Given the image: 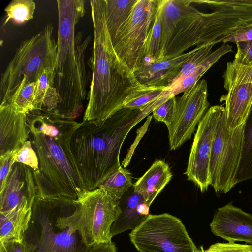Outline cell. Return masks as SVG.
Wrapping results in <instances>:
<instances>
[{
	"label": "cell",
	"instance_id": "cell-1",
	"mask_svg": "<svg viewBox=\"0 0 252 252\" xmlns=\"http://www.w3.org/2000/svg\"><path fill=\"white\" fill-rule=\"evenodd\" d=\"M28 139L36 152V197L75 200L85 189L71 147L80 123L40 111L27 114Z\"/></svg>",
	"mask_w": 252,
	"mask_h": 252
},
{
	"label": "cell",
	"instance_id": "cell-2",
	"mask_svg": "<svg viewBox=\"0 0 252 252\" xmlns=\"http://www.w3.org/2000/svg\"><path fill=\"white\" fill-rule=\"evenodd\" d=\"M94 44L90 63L92 70L88 103L83 121L98 125L122 108L126 99L146 87L140 84L116 53L107 28L104 0L90 1Z\"/></svg>",
	"mask_w": 252,
	"mask_h": 252
},
{
	"label": "cell",
	"instance_id": "cell-3",
	"mask_svg": "<svg viewBox=\"0 0 252 252\" xmlns=\"http://www.w3.org/2000/svg\"><path fill=\"white\" fill-rule=\"evenodd\" d=\"M85 2V0H57V51L53 87L61 103L53 115L65 119L78 117L84 101L88 98L85 54L91 37L83 39L82 32L75 34L76 26L86 13Z\"/></svg>",
	"mask_w": 252,
	"mask_h": 252
},
{
	"label": "cell",
	"instance_id": "cell-4",
	"mask_svg": "<svg viewBox=\"0 0 252 252\" xmlns=\"http://www.w3.org/2000/svg\"><path fill=\"white\" fill-rule=\"evenodd\" d=\"M149 115L122 108L100 125L85 121L74 132L72 152L86 190L98 187L122 166L120 154L129 131Z\"/></svg>",
	"mask_w": 252,
	"mask_h": 252
},
{
	"label": "cell",
	"instance_id": "cell-5",
	"mask_svg": "<svg viewBox=\"0 0 252 252\" xmlns=\"http://www.w3.org/2000/svg\"><path fill=\"white\" fill-rule=\"evenodd\" d=\"M75 208L74 200L36 197L23 238L32 252H89L91 248L66 220Z\"/></svg>",
	"mask_w": 252,
	"mask_h": 252
},
{
	"label": "cell",
	"instance_id": "cell-6",
	"mask_svg": "<svg viewBox=\"0 0 252 252\" xmlns=\"http://www.w3.org/2000/svg\"><path fill=\"white\" fill-rule=\"evenodd\" d=\"M57 51V43L53 36L52 23L22 42L1 74L0 105L8 102L23 77L29 83L36 82L44 69H54Z\"/></svg>",
	"mask_w": 252,
	"mask_h": 252
},
{
	"label": "cell",
	"instance_id": "cell-7",
	"mask_svg": "<svg viewBox=\"0 0 252 252\" xmlns=\"http://www.w3.org/2000/svg\"><path fill=\"white\" fill-rule=\"evenodd\" d=\"M75 210L66 217L73 230L78 231L86 246L112 242L111 228L121 212L120 201L98 188L85 191L74 200Z\"/></svg>",
	"mask_w": 252,
	"mask_h": 252
},
{
	"label": "cell",
	"instance_id": "cell-8",
	"mask_svg": "<svg viewBox=\"0 0 252 252\" xmlns=\"http://www.w3.org/2000/svg\"><path fill=\"white\" fill-rule=\"evenodd\" d=\"M140 252H203L189 237L180 219L168 213L149 214L129 233Z\"/></svg>",
	"mask_w": 252,
	"mask_h": 252
},
{
	"label": "cell",
	"instance_id": "cell-9",
	"mask_svg": "<svg viewBox=\"0 0 252 252\" xmlns=\"http://www.w3.org/2000/svg\"><path fill=\"white\" fill-rule=\"evenodd\" d=\"M244 130V123L235 129L229 128L223 106L219 118L210 162L211 186L217 193H227L237 184Z\"/></svg>",
	"mask_w": 252,
	"mask_h": 252
},
{
	"label": "cell",
	"instance_id": "cell-10",
	"mask_svg": "<svg viewBox=\"0 0 252 252\" xmlns=\"http://www.w3.org/2000/svg\"><path fill=\"white\" fill-rule=\"evenodd\" d=\"M159 2V0H138L131 14L112 42L119 58L133 72L137 66Z\"/></svg>",
	"mask_w": 252,
	"mask_h": 252
},
{
	"label": "cell",
	"instance_id": "cell-11",
	"mask_svg": "<svg viewBox=\"0 0 252 252\" xmlns=\"http://www.w3.org/2000/svg\"><path fill=\"white\" fill-rule=\"evenodd\" d=\"M223 105L211 106L199 123L184 174L201 192L211 185L210 162L219 118Z\"/></svg>",
	"mask_w": 252,
	"mask_h": 252
},
{
	"label": "cell",
	"instance_id": "cell-12",
	"mask_svg": "<svg viewBox=\"0 0 252 252\" xmlns=\"http://www.w3.org/2000/svg\"><path fill=\"white\" fill-rule=\"evenodd\" d=\"M209 106L205 79L199 80L183 93L177 101L174 120L167 128L170 150L178 149L190 139Z\"/></svg>",
	"mask_w": 252,
	"mask_h": 252
},
{
	"label": "cell",
	"instance_id": "cell-13",
	"mask_svg": "<svg viewBox=\"0 0 252 252\" xmlns=\"http://www.w3.org/2000/svg\"><path fill=\"white\" fill-rule=\"evenodd\" d=\"M210 227L215 235L228 242L252 245V215L231 203L216 210Z\"/></svg>",
	"mask_w": 252,
	"mask_h": 252
},
{
	"label": "cell",
	"instance_id": "cell-14",
	"mask_svg": "<svg viewBox=\"0 0 252 252\" xmlns=\"http://www.w3.org/2000/svg\"><path fill=\"white\" fill-rule=\"evenodd\" d=\"M36 197L32 170L22 163H14L0 189V211L11 209L26 201L33 204Z\"/></svg>",
	"mask_w": 252,
	"mask_h": 252
},
{
	"label": "cell",
	"instance_id": "cell-15",
	"mask_svg": "<svg viewBox=\"0 0 252 252\" xmlns=\"http://www.w3.org/2000/svg\"><path fill=\"white\" fill-rule=\"evenodd\" d=\"M28 138L27 114L8 103L0 105V156L18 151Z\"/></svg>",
	"mask_w": 252,
	"mask_h": 252
},
{
	"label": "cell",
	"instance_id": "cell-16",
	"mask_svg": "<svg viewBox=\"0 0 252 252\" xmlns=\"http://www.w3.org/2000/svg\"><path fill=\"white\" fill-rule=\"evenodd\" d=\"M202 46L173 58L162 60L133 71L138 82L147 87L166 88L179 74L183 65Z\"/></svg>",
	"mask_w": 252,
	"mask_h": 252
},
{
	"label": "cell",
	"instance_id": "cell-17",
	"mask_svg": "<svg viewBox=\"0 0 252 252\" xmlns=\"http://www.w3.org/2000/svg\"><path fill=\"white\" fill-rule=\"evenodd\" d=\"M121 212L113 222L111 233L112 237L128 230H133L148 217L150 205L144 198L133 191L120 200Z\"/></svg>",
	"mask_w": 252,
	"mask_h": 252
},
{
	"label": "cell",
	"instance_id": "cell-18",
	"mask_svg": "<svg viewBox=\"0 0 252 252\" xmlns=\"http://www.w3.org/2000/svg\"><path fill=\"white\" fill-rule=\"evenodd\" d=\"M225 102L227 125L233 129L244 123L252 104V83L233 87L220 99Z\"/></svg>",
	"mask_w": 252,
	"mask_h": 252
},
{
	"label": "cell",
	"instance_id": "cell-19",
	"mask_svg": "<svg viewBox=\"0 0 252 252\" xmlns=\"http://www.w3.org/2000/svg\"><path fill=\"white\" fill-rule=\"evenodd\" d=\"M32 206L26 201L11 209L0 211V242L23 240L31 218Z\"/></svg>",
	"mask_w": 252,
	"mask_h": 252
},
{
	"label": "cell",
	"instance_id": "cell-20",
	"mask_svg": "<svg viewBox=\"0 0 252 252\" xmlns=\"http://www.w3.org/2000/svg\"><path fill=\"white\" fill-rule=\"evenodd\" d=\"M172 177L168 165L162 160H156L133 185V191L142 196L151 205Z\"/></svg>",
	"mask_w": 252,
	"mask_h": 252
},
{
	"label": "cell",
	"instance_id": "cell-21",
	"mask_svg": "<svg viewBox=\"0 0 252 252\" xmlns=\"http://www.w3.org/2000/svg\"><path fill=\"white\" fill-rule=\"evenodd\" d=\"M191 0H165L163 6L160 61L163 60L167 46L174 36L178 23L187 15L195 12Z\"/></svg>",
	"mask_w": 252,
	"mask_h": 252
},
{
	"label": "cell",
	"instance_id": "cell-22",
	"mask_svg": "<svg viewBox=\"0 0 252 252\" xmlns=\"http://www.w3.org/2000/svg\"><path fill=\"white\" fill-rule=\"evenodd\" d=\"M165 1V0H159L154 20L144 43L137 66L134 71L160 61L162 13Z\"/></svg>",
	"mask_w": 252,
	"mask_h": 252
},
{
	"label": "cell",
	"instance_id": "cell-23",
	"mask_svg": "<svg viewBox=\"0 0 252 252\" xmlns=\"http://www.w3.org/2000/svg\"><path fill=\"white\" fill-rule=\"evenodd\" d=\"M232 51L231 45L223 43L219 48L209 54L193 73L183 79L176 81L166 88L169 89L170 93L174 96L181 93H184L197 82L204 73L222 56Z\"/></svg>",
	"mask_w": 252,
	"mask_h": 252
},
{
	"label": "cell",
	"instance_id": "cell-24",
	"mask_svg": "<svg viewBox=\"0 0 252 252\" xmlns=\"http://www.w3.org/2000/svg\"><path fill=\"white\" fill-rule=\"evenodd\" d=\"M137 0H104L105 21L111 42L131 14Z\"/></svg>",
	"mask_w": 252,
	"mask_h": 252
},
{
	"label": "cell",
	"instance_id": "cell-25",
	"mask_svg": "<svg viewBox=\"0 0 252 252\" xmlns=\"http://www.w3.org/2000/svg\"><path fill=\"white\" fill-rule=\"evenodd\" d=\"M252 179V104L244 122L242 155L237 176V183Z\"/></svg>",
	"mask_w": 252,
	"mask_h": 252
},
{
	"label": "cell",
	"instance_id": "cell-26",
	"mask_svg": "<svg viewBox=\"0 0 252 252\" xmlns=\"http://www.w3.org/2000/svg\"><path fill=\"white\" fill-rule=\"evenodd\" d=\"M133 185L131 173L122 166L110 175L98 188L114 199L120 201Z\"/></svg>",
	"mask_w": 252,
	"mask_h": 252
},
{
	"label": "cell",
	"instance_id": "cell-27",
	"mask_svg": "<svg viewBox=\"0 0 252 252\" xmlns=\"http://www.w3.org/2000/svg\"><path fill=\"white\" fill-rule=\"evenodd\" d=\"M36 82L29 83L23 77L7 103L18 112L26 114L34 111V101Z\"/></svg>",
	"mask_w": 252,
	"mask_h": 252
},
{
	"label": "cell",
	"instance_id": "cell-28",
	"mask_svg": "<svg viewBox=\"0 0 252 252\" xmlns=\"http://www.w3.org/2000/svg\"><path fill=\"white\" fill-rule=\"evenodd\" d=\"M35 3L32 0H13L4 9L6 17L3 25L9 21L22 24L33 18Z\"/></svg>",
	"mask_w": 252,
	"mask_h": 252
},
{
	"label": "cell",
	"instance_id": "cell-29",
	"mask_svg": "<svg viewBox=\"0 0 252 252\" xmlns=\"http://www.w3.org/2000/svg\"><path fill=\"white\" fill-rule=\"evenodd\" d=\"M223 78L224 88L228 91L233 87L252 83V67L244 66L231 62L226 64Z\"/></svg>",
	"mask_w": 252,
	"mask_h": 252
},
{
	"label": "cell",
	"instance_id": "cell-30",
	"mask_svg": "<svg viewBox=\"0 0 252 252\" xmlns=\"http://www.w3.org/2000/svg\"><path fill=\"white\" fill-rule=\"evenodd\" d=\"M166 88L147 87L131 94L124 103L122 108L140 110L157 99Z\"/></svg>",
	"mask_w": 252,
	"mask_h": 252
},
{
	"label": "cell",
	"instance_id": "cell-31",
	"mask_svg": "<svg viewBox=\"0 0 252 252\" xmlns=\"http://www.w3.org/2000/svg\"><path fill=\"white\" fill-rule=\"evenodd\" d=\"M216 44L213 42L202 45L199 49L194 53L185 63L179 74L172 80L169 86L193 73L208 55L212 52V49Z\"/></svg>",
	"mask_w": 252,
	"mask_h": 252
},
{
	"label": "cell",
	"instance_id": "cell-32",
	"mask_svg": "<svg viewBox=\"0 0 252 252\" xmlns=\"http://www.w3.org/2000/svg\"><path fill=\"white\" fill-rule=\"evenodd\" d=\"M15 162L25 164L30 167L33 171L38 169V158L29 139L14 155L13 164Z\"/></svg>",
	"mask_w": 252,
	"mask_h": 252
},
{
	"label": "cell",
	"instance_id": "cell-33",
	"mask_svg": "<svg viewBox=\"0 0 252 252\" xmlns=\"http://www.w3.org/2000/svg\"><path fill=\"white\" fill-rule=\"evenodd\" d=\"M177 100L173 96L155 108L152 116L157 121L164 123L167 128L172 123L176 112Z\"/></svg>",
	"mask_w": 252,
	"mask_h": 252
},
{
	"label": "cell",
	"instance_id": "cell-34",
	"mask_svg": "<svg viewBox=\"0 0 252 252\" xmlns=\"http://www.w3.org/2000/svg\"><path fill=\"white\" fill-rule=\"evenodd\" d=\"M237 52L234 59L235 63L252 67V40L236 43Z\"/></svg>",
	"mask_w": 252,
	"mask_h": 252
},
{
	"label": "cell",
	"instance_id": "cell-35",
	"mask_svg": "<svg viewBox=\"0 0 252 252\" xmlns=\"http://www.w3.org/2000/svg\"><path fill=\"white\" fill-rule=\"evenodd\" d=\"M203 252H252V245L235 242L216 243L211 245Z\"/></svg>",
	"mask_w": 252,
	"mask_h": 252
},
{
	"label": "cell",
	"instance_id": "cell-36",
	"mask_svg": "<svg viewBox=\"0 0 252 252\" xmlns=\"http://www.w3.org/2000/svg\"><path fill=\"white\" fill-rule=\"evenodd\" d=\"M17 151L0 156V189H2L13 164V158Z\"/></svg>",
	"mask_w": 252,
	"mask_h": 252
},
{
	"label": "cell",
	"instance_id": "cell-37",
	"mask_svg": "<svg viewBox=\"0 0 252 252\" xmlns=\"http://www.w3.org/2000/svg\"><path fill=\"white\" fill-rule=\"evenodd\" d=\"M252 40V23L224 39L222 42L234 43Z\"/></svg>",
	"mask_w": 252,
	"mask_h": 252
},
{
	"label": "cell",
	"instance_id": "cell-38",
	"mask_svg": "<svg viewBox=\"0 0 252 252\" xmlns=\"http://www.w3.org/2000/svg\"><path fill=\"white\" fill-rule=\"evenodd\" d=\"M0 252H32L30 248L23 241L0 242Z\"/></svg>",
	"mask_w": 252,
	"mask_h": 252
},
{
	"label": "cell",
	"instance_id": "cell-39",
	"mask_svg": "<svg viewBox=\"0 0 252 252\" xmlns=\"http://www.w3.org/2000/svg\"><path fill=\"white\" fill-rule=\"evenodd\" d=\"M89 252H117L115 243H101L91 248Z\"/></svg>",
	"mask_w": 252,
	"mask_h": 252
}]
</instances>
